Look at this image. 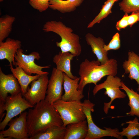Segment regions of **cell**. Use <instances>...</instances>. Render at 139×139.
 Instances as JSON below:
<instances>
[{
  "mask_svg": "<svg viewBox=\"0 0 139 139\" xmlns=\"http://www.w3.org/2000/svg\"><path fill=\"white\" fill-rule=\"evenodd\" d=\"M29 109L27 120L29 137L53 126H63L60 115L53 105L43 100Z\"/></svg>",
  "mask_w": 139,
  "mask_h": 139,
  "instance_id": "1",
  "label": "cell"
},
{
  "mask_svg": "<svg viewBox=\"0 0 139 139\" xmlns=\"http://www.w3.org/2000/svg\"><path fill=\"white\" fill-rule=\"evenodd\" d=\"M117 70V61L115 59H109L105 64L101 65L97 60L90 61L85 59L80 65V80L78 89L83 91L88 84L93 83L95 85L104 76L110 75L115 76Z\"/></svg>",
  "mask_w": 139,
  "mask_h": 139,
  "instance_id": "2",
  "label": "cell"
},
{
  "mask_svg": "<svg viewBox=\"0 0 139 139\" xmlns=\"http://www.w3.org/2000/svg\"><path fill=\"white\" fill-rule=\"evenodd\" d=\"M42 30L44 32H53L59 36L61 41L56 42V45L62 52H69L75 56L80 55L82 48L80 37L73 32L71 28L67 27L61 21L52 20L46 22Z\"/></svg>",
  "mask_w": 139,
  "mask_h": 139,
  "instance_id": "3",
  "label": "cell"
},
{
  "mask_svg": "<svg viewBox=\"0 0 139 139\" xmlns=\"http://www.w3.org/2000/svg\"><path fill=\"white\" fill-rule=\"evenodd\" d=\"M53 105L58 112L64 127L86 119L81 101H65L61 99L55 101Z\"/></svg>",
  "mask_w": 139,
  "mask_h": 139,
  "instance_id": "4",
  "label": "cell"
},
{
  "mask_svg": "<svg viewBox=\"0 0 139 139\" xmlns=\"http://www.w3.org/2000/svg\"><path fill=\"white\" fill-rule=\"evenodd\" d=\"M82 103L88 127L87 134L85 139H98L106 136L114 137L119 139L123 138V137L118 134L119 131L118 129L105 127V129H102L95 124L91 115V112L94 111L95 105L94 103L87 99H85Z\"/></svg>",
  "mask_w": 139,
  "mask_h": 139,
  "instance_id": "5",
  "label": "cell"
},
{
  "mask_svg": "<svg viewBox=\"0 0 139 139\" xmlns=\"http://www.w3.org/2000/svg\"><path fill=\"white\" fill-rule=\"evenodd\" d=\"M121 82L119 77L110 75L107 76L106 79L103 82L97 84L94 87L92 91L93 95H95L101 89H105L106 90L105 94L107 95L110 98L109 102L104 103L103 109L106 114L108 113L112 102L115 100L124 98L126 96V94L120 90Z\"/></svg>",
  "mask_w": 139,
  "mask_h": 139,
  "instance_id": "6",
  "label": "cell"
},
{
  "mask_svg": "<svg viewBox=\"0 0 139 139\" xmlns=\"http://www.w3.org/2000/svg\"><path fill=\"white\" fill-rule=\"evenodd\" d=\"M21 92L18 94L8 96L5 101L6 116L0 123V130H3L10 120L27 109L33 108L31 105L22 96Z\"/></svg>",
  "mask_w": 139,
  "mask_h": 139,
  "instance_id": "7",
  "label": "cell"
},
{
  "mask_svg": "<svg viewBox=\"0 0 139 139\" xmlns=\"http://www.w3.org/2000/svg\"><path fill=\"white\" fill-rule=\"evenodd\" d=\"M40 58L39 54L37 52L33 51L27 55L25 54L23 50L20 48L17 50L15 56V66L21 67L27 74L30 75L33 74L40 75H48V72L43 71L42 69L50 68V65L40 66L34 62L35 59L38 60Z\"/></svg>",
  "mask_w": 139,
  "mask_h": 139,
  "instance_id": "8",
  "label": "cell"
},
{
  "mask_svg": "<svg viewBox=\"0 0 139 139\" xmlns=\"http://www.w3.org/2000/svg\"><path fill=\"white\" fill-rule=\"evenodd\" d=\"M27 112L24 111L18 117L11 119L8 124L9 128L0 131L4 137H10L16 139H29L27 120Z\"/></svg>",
  "mask_w": 139,
  "mask_h": 139,
  "instance_id": "9",
  "label": "cell"
},
{
  "mask_svg": "<svg viewBox=\"0 0 139 139\" xmlns=\"http://www.w3.org/2000/svg\"><path fill=\"white\" fill-rule=\"evenodd\" d=\"M64 82L63 72L53 67L48 80L45 101L53 105L55 101L61 99Z\"/></svg>",
  "mask_w": 139,
  "mask_h": 139,
  "instance_id": "10",
  "label": "cell"
},
{
  "mask_svg": "<svg viewBox=\"0 0 139 139\" xmlns=\"http://www.w3.org/2000/svg\"><path fill=\"white\" fill-rule=\"evenodd\" d=\"M48 75H40L38 79L32 81L31 87H28L27 92L23 95L33 106L45 99L49 80Z\"/></svg>",
  "mask_w": 139,
  "mask_h": 139,
  "instance_id": "11",
  "label": "cell"
},
{
  "mask_svg": "<svg viewBox=\"0 0 139 139\" xmlns=\"http://www.w3.org/2000/svg\"><path fill=\"white\" fill-rule=\"evenodd\" d=\"M20 85L13 74H5L0 68V98L5 101L8 94L14 95L21 92Z\"/></svg>",
  "mask_w": 139,
  "mask_h": 139,
  "instance_id": "12",
  "label": "cell"
},
{
  "mask_svg": "<svg viewBox=\"0 0 139 139\" xmlns=\"http://www.w3.org/2000/svg\"><path fill=\"white\" fill-rule=\"evenodd\" d=\"M64 82L63 85L64 93L61 99L65 101H81L84 97L83 91L78 89L80 77L73 79L63 73Z\"/></svg>",
  "mask_w": 139,
  "mask_h": 139,
  "instance_id": "13",
  "label": "cell"
},
{
  "mask_svg": "<svg viewBox=\"0 0 139 139\" xmlns=\"http://www.w3.org/2000/svg\"><path fill=\"white\" fill-rule=\"evenodd\" d=\"M22 46L21 42L18 40L7 38L5 41L0 42V60H7L9 66H15V56Z\"/></svg>",
  "mask_w": 139,
  "mask_h": 139,
  "instance_id": "14",
  "label": "cell"
},
{
  "mask_svg": "<svg viewBox=\"0 0 139 139\" xmlns=\"http://www.w3.org/2000/svg\"><path fill=\"white\" fill-rule=\"evenodd\" d=\"M86 41L91 48L92 51L97 57V60L101 65L105 64L109 60L108 51H106L104 46L105 42L103 39L100 37L97 38L90 33H88L85 35Z\"/></svg>",
  "mask_w": 139,
  "mask_h": 139,
  "instance_id": "15",
  "label": "cell"
},
{
  "mask_svg": "<svg viewBox=\"0 0 139 139\" xmlns=\"http://www.w3.org/2000/svg\"><path fill=\"white\" fill-rule=\"evenodd\" d=\"M128 59L123 62L122 66L125 73L129 74L131 80H135L138 84L137 91H139V56L133 51L128 53Z\"/></svg>",
  "mask_w": 139,
  "mask_h": 139,
  "instance_id": "16",
  "label": "cell"
},
{
  "mask_svg": "<svg viewBox=\"0 0 139 139\" xmlns=\"http://www.w3.org/2000/svg\"><path fill=\"white\" fill-rule=\"evenodd\" d=\"M75 56L69 52L60 51L54 55L53 61L56 65V68L66 74L70 78L74 79L77 77L74 76L71 72V62Z\"/></svg>",
  "mask_w": 139,
  "mask_h": 139,
  "instance_id": "17",
  "label": "cell"
},
{
  "mask_svg": "<svg viewBox=\"0 0 139 139\" xmlns=\"http://www.w3.org/2000/svg\"><path fill=\"white\" fill-rule=\"evenodd\" d=\"M64 139H85L88 132L86 120L67 125Z\"/></svg>",
  "mask_w": 139,
  "mask_h": 139,
  "instance_id": "18",
  "label": "cell"
},
{
  "mask_svg": "<svg viewBox=\"0 0 139 139\" xmlns=\"http://www.w3.org/2000/svg\"><path fill=\"white\" fill-rule=\"evenodd\" d=\"M12 65L10 66V69L18 80L21 87V93L23 95L27 92L29 84L33 80L38 79L40 75L38 74L33 76L29 75L21 67L17 66L13 68Z\"/></svg>",
  "mask_w": 139,
  "mask_h": 139,
  "instance_id": "19",
  "label": "cell"
},
{
  "mask_svg": "<svg viewBox=\"0 0 139 139\" xmlns=\"http://www.w3.org/2000/svg\"><path fill=\"white\" fill-rule=\"evenodd\" d=\"M84 0H49V7L63 13L75 11Z\"/></svg>",
  "mask_w": 139,
  "mask_h": 139,
  "instance_id": "20",
  "label": "cell"
},
{
  "mask_svg": "<svg viewBox=\"0 0 139 139\" xmlns=\"http://www.w3.org/2000/svg\"><path fill=\"white\" fill-rule=\"evenodd\" d=\"M66 129L63 126H53L42 133L30 137L29 139H64Z\"/></svg>",
  "mask_w": 139,
  "mask_h": 139,
  "instance_id": "21",
  "label": "cell"
},
{
  "mask_svg": "<svg viewBox=\"0 0 139 139\" xmlns=\"http://www.w3.org/2000/svg\"><path fill=\"white\" fill-rule=\"evenodd\" d=\"M121 88L128 96L129 100L128 106L131 108L130 111L126 114L130 116L136 115L139 118V94L133 89H130L122 81Z\"/></svg>",
  "mask_w": 139,
  "mask_h": 139,
  "instance_id": "22",
  "label": "cell"
},
{
  "mask_svg": "<svg viewBox=\"0 0 139 139\" xmlns=\"http://www.w3.org/2000/svg\"><path fill=\"white\" fill-rule=\"evenodd\" d=\"M15 20L13 16L6 14L0 18V42L3 41L10 34L12 24Z\"/></svg>",
  "mask_w": 139,
  "mask_h": 139,
  "instance_id": "23",
  "label": "cell"
},
{
  "mask_svg": "<svg viewBox=\"0 0 139 139\" xmlns=\"http://www.w3.org/2000/svg\"><path fill=\"white\" fill-rule=\"evenodd\" d=\"M116 0H107L102 6L100 11L94 19L88 25L87 28H92L96 23L101 21L111 13V9Z\"/></svg>",
  "mask_w": 139,
  "mask_h": 139,
  "instance_id": "24",
  "label": "cell"
},
{
  "mask_svg": "<svg viewBox=\"0 0 139 139\" xmlns=\"http://www.w3.org/2000/svg\"><path fill=\"white\" fill-rule=\"evenodd\" d=\"M126 123L128 124V126L123 128L122 131L119 132L118 134L122 137L125 136L128 139L139 136V123L137 118L135 117L133 120L127 121Z\"/></svg>",
  "mask_w": 139,
  "mask_h": 139,
  "instance_id": "25",
  "label": "cell"
},
{
  "mask_svg": "<svg viewBox=\"0 0 139 139\" xmlns=\"http://www.w3.org/2000/svg\"><path fill=\"white\" fill-rule=\"evenodd\" d=\"M119 5L125 14L139 11V0H122Z\"/></svg>",
  "mask_w": 139,
  "mask_h": 139,
  "instance_id": "26",
  "label": "cell"
},
{
  "mask_svg": "<svg viewBox=\"0 0 139 139\" xmlns=\"http://www.w3.org/2000/svg\"><path fill=\"white\" fill-rule=\"evenodd\" d=\"M34 9L41 12L46 11L49 7V0H28Z\"/></svg>",
  "mask_w": 139,
  "mask_h": 139,
  "instance_id": "27",
  "label": "cell"
},
{
  "mask_svg": "<svg viewBox=\"0 0 139 139\" xmlns=\"http://www.w3.org/2000/svg\"><path fill=\"white\" fill-rule=\"evenodd\" d=\"M120 35L117 32L113 36L108 45H104V48L106 51H108L111 50H118L120 48Z\"/></svg>",
  "mask_w": 139,
  "mask_h": 139,
  "instance_id": "28",
  "label": "cell"
},
{
  "mask_svg": "<svg viewBox=\"0 0 139 139\" xmlns=\"http://www.w3.org/2000/svg\"><path fill=\"white\" fill-rule=\"evenodd\" d=\"M128 15V14H125L121 19L117 22L116 27L118 30L120 31L121 29H125L129 26Z\"/></svg>",
  "mask_w": 139,
  "mask_h": 139,
  "instance_id": "29",
  "label": "cell"
},
{
  "mask_svg": "<svg viewBox=\"0 0 139 139\" xmlns=\"http://www.w3.org/2000/svg\"><path fill=\"white\" fill-rule=\"evenodd\" d=\"M128 25L131 27L135 23L139 21V11L134 12L129 15H128Z\"/></svg>",
  "mask_w": 139,
  "mask_h": 139,
  "instance_id": "30",
  "label": "cell"
},
{
  "mask_svg": "<svg viewBox=\"0 0 139 139\" xmlns=\"http://www.w3.org/2000/svg\"><path fill=\"white\" fill-rule=\"evenodd\" d=\"M5 110V101L0 98V121H2L3 118L5 115L4 113Z\"/></svg>",
  "mask_w": 139,
  "mask_h": 139,
  "instance_id": "31",
  "label": "cell"
},
{
  "mask_svg": "<svg viewBox=\"0 0 139 139\" xmlns=\"http://www.w3.org/2000/svg\"><path fill=\"white\" fill-rule=\"evenodd\" d=\"M12 138L10 137H4L1 134H0V139H11Z\"/></svg>",
  "mask_w": 139,
  "mask_h": 139,
  "instance_id": "32",
  "label": "cell"
},
{
  "mask_svg": "<svg viewBox=\"0 0 139 139\" xmlns=\"http://www.w3.org/2000/svg\"><path fill=\"white\" fill-rule=\"evenodd\" d=\"M3 1V0H0V2H2Z\"/></svg>",
  "mask_w": 139,
  "mask_h": 139,
  "instance_id": "33",
  "label": "cell"
},
{
  "mask_svg": "<svg viewBox=\"0 0 139 139\" xmlns=\"http://www.w3.org/2000/svg\"><path fill=\"white\" fill-rule=\"evenodd\" d=\"M119 0H116V2L118 1Z\"/></svg>",
  "mask_w": 139,
  "mask_h": 139,
  "instance_id": "34",
  "label": "cell"
},
{
  "mask_svg": "<svg viewBox=\"0 0 139 139\" xmlns=\"http://www.w3.org/2000/svg\"><path fill=\"white\" fill-rule=\"evenodd\" d=\"M138 56H139V54H138Z\"/></svg>",
  "mask_w": 139,
  "mask_h": 139,
  "instance_id": "35",
  "label": "cell"
}]
</instances>
